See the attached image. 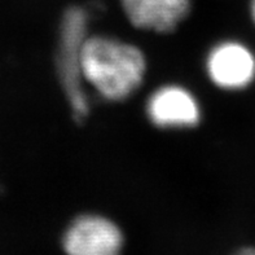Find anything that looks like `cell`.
<instances>
[{
	"label": "cell",
	"instance_id": "6",
	"mask_svg": "<svg viewBox=\"0 0 255 255\" xmlns=\"http://www.w3.org/2000/svg\"><path fill=\"white\" fill-rule=\"evenodd\" d=\"M122 6L137 29L170 32L188 16L191 0H122Z\"/></svg>",
	"mask_w": 255,
	"mask_h": 255
},
{
	"label": "cell",
	"instance_id": "3",
	"mask_svg": "<svg viewBox=\"0 0 255 255\" xmlns=\"http://www.w3.org/2000/svg\"><path fill=\"white\" fill-rule=\"evenodd\" d=\"M123 244L120 227L95 214L75 218L62 236V249L66 255H121Z\"/></svg>",
	"mask_w": 255,
	"mask_h": 255
},
{
	"label": "cell",
	"instance_id": "2",
	"mask_svg": "<svg viewBox=\"0 0 255 255\" xmlns=\"http://www.w3.org/2000/svg\"><path fill=\"white\" fill-rule=\"evenodd\" d=\"M90 10L82 6H70L65 10L60 25L57 45V73L62 90L78 123L90 113V103L84 90L82 70V52L87 36Z\"/></svg>",
	"mask_w": 255,
	"mask_h": 255
},
{
	"label": "cell",
	"instance_id": "4",
	"mask_svg": "<svg viewBox=\"0 0 255 255\" xmlns=\"http://www.w3.org/2000/svg\"><path fill=\"white\" fill-rule=\"evenodd\" d=\"M207 74L215 86L224 90H240L255 78V57L240 42H222L209 52Z\"/></svg>",
	"mask_w": 255,
	"mask_h": 255
},
{
	"label": "cell",
	"instance_id": "7",
	"mask_svg": "<svg viewBox=\"0 0 255 255\" xmlns=\"http://www.w3.org/2000/svg\"><path fill=\"white\" fill-rule=\"evenodd\" d=\"M235 255H255V248H244Z\"/></svg>",
	"mask_w": 255,
	"mask_h": 255
},
{
	"label": "cell",
	"instance_id": "8",
	"mask_svg": "<svg viewBox=\"0 0 255 255\" xmlns=\"http://www.w3.org/2000/svg\"><path fill=\"white\" fill-rule=\"evenodd\" d=\"M252 16L255 22V0H252Z\"/></svg>",
	"mask_w": 255,
	"mask_h": 255
},
{
	"label": "cell",
	"instance_id": "5",
	"mask_svg": "<svg viewBox=\"0 0 255 255\" xmlns=\"http://www.w3.org/2000/svg\"><path fill=\"white\" fill-rule=\"evenodd\" d=\"M146 114L161 128L194 127L201 118L196 97L180 86H163L154 91L146 103Z\"/></svg>",
	"mask_w": 255,
	"mask_h": 255
},
{
	"label": "cell",
	"instance_id": "1",
	"mask_svg": "<svg viewBox=\"0 0 255 255\" xmlns=\"http://www.w3.org/2000/svg\"><path fill=\"white\" fill-rule=\"evenodd\" d=\"M145 69V57L135 45L108 36H88L84 42V82L105 100H126L140 87Z\"/></svg>",
	"mask_w": 255,
	"mask_h": 255
}]
</instances>
